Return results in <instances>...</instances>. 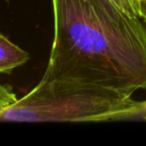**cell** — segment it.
<instances>
[{
    "label": "cell",
    "mask_w": 146,
    "mask_h": 146,
    "mask_svg": "<svg viewBox=\"0 0 146 146\" xmlns=\"http://www.w3.org/2000/svg\"><path fill=\"white\" fill-rule=\"evenodd\" d=\"M53 40L43 80L93 83L132 96L146 88V26L113 0H51Z\"/></svg>",
    "instance_id": "6da1fadb"
},
{
    "label": "cell",
    "mask_w": 146,
    "mask_h": 146,
    "mask_svg": "<svg viewBox=\"0 0 146 146\" xmlns=\"http://www.w3.org/2000/svg\"><path fill=\"white\" fill-rule=\"evenodd\" d=\"M141 118V101L110 88L68 80H43L0 111V121L101 122Z\"/></svg>",
    "instance_id": "7a4b0ae2"
},
{
    "label": "cell",
    "mask_w": 146,
    "mask_h": 146,
    "mask_svg": "<svg viewBox=\"0 0 146 146\" xmlns=\"http://www.w3.org/2000/svg\"><path fill=\"white\" fill-rule=\"evenodd\" d=\"M30 59L28 52L0 33V73H10Z\"/></svg>",
    "instance_id": "3957f363"
},
{
    "label": "cell",
    "mask_w": 146,
    "mask_h": 146,
    "mask_svg": "<svg viewBox=\"0 0 146 146\" xmlns=\"http://www.w3.org/2000/svg\"><path fill=\"white\" fill-rule=\"evenodd\" d=\"M18 98H17L16 94L11 91L10 88L0 84V111L10 106Z\"/></svg>",
    "instance_id": "277c9868"
},
{
    "label": "cell",
    "mask_w": 146,
    "mask_h": 146,
    "mask_svg": "<svg viewBox=\"0 0 146 146\" xmlns=\"http://www.w3.org/2000/svg\"><path fill=\"white\" fill-rule=\"evenodd\" d=\"M125 13L132 17H140L139 5L134 0H113Z\"/></svg>",
    "instance_id": "5b68a950"
},
{
    "label": "cell",
    "mask_w": 146,
    "mask_h": 146,
    "mask_svg": "<svg viewBox=\"0 0 146 146\" xmlns=\"http://www.w3.org/2000/svg\"><path fill=\"white\" fill-rule=\"evenodd\" d=\"M139 8H140V12H139L140 18L142 19V21L146 25V1H143V2L140 3Z\"/></svg>",
    "instance_id": "8992f818"
},
{
    "label": "cell",
    "mask_w": 146,
    "mask_h": 146,
    "mask_svg": "<svg viewBox=\"0 0 146 146\" xmlns=\"http://www.w3.org/2000/svg\"><path fill=\"white\" fill-rule=\"evenodd\" d=\"M141 119L146 120V100L141 101Z\"/></svg>",
    "instance_id": "52a82bcc"
},
{
    "label": "cell",
    "mask_w": 146,
    "mask_h": 146,
    "mask_svg": "<svg viewBox=\"0 0 146 146\" xmlns=\"http://www.w3.org/2000/svg\"><path fill=\"white\" fill-rule=\"evenodd\" d=\"M134 1H135V2L137 3L138 5H140V3L143 2V1H146V0H134ZM139 9H140V8H139Z\"/></svg>",
    "instance_id": "ba28073f"
},
{
    "label": "cell",
    "mask_w": 146,
    "mask_h": 146,
    "mask_svg": "<svg viewBox=\"0 0 146 146\" xmlns=\"http://www.w3.org/2000/svg\"><path fill=\"white\" fill-rule=\"evenodd\" d=\"M6 1H8V0H6Z\"/></svg>",
    "instance_id": "9c48e42d"
}]
</instances>
